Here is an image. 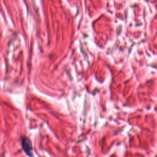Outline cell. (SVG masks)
Segmentation results:
<instances>
[{
  "instance_id": "cell-1",
  "label": "cell",
  "mask_w": 157,
  "mask_h": 157,
  "mask_svg": "<svg viewBox=\"0 0 157 157\" xmlns=\"http://www.w3.org/2000/svg\"><path fill=\"white\" fill-rule=\"evenodd\" d=\"M22 144H23V147L25 152L29 156H32V155H33L32 146H31V144L28 138L24 137V138L22 140Z\"/></svg>"
}]
</instances>
